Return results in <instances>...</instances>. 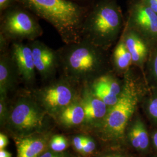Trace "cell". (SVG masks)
<instances>
[{"mask_svg": "<svg viewBox=\"0 0 157 157\" xmlns=\"http://www.w3.org/2000/svg\"><path fill=\"white\" fill-rule=\"evenodd\" d=\"M123 79L124 87L118 101L109 108L102 122L104 135L109 140H119L124 137L147 87L141 73L137 76L133 68L124 75Z\"/></svg>", "mask_w": 157, "mask_h": 157, "instance_id": "cell-4", "label": "cell"}, {"mask_svg": "<svg viewBox=\"0 0 157 157\" xmlns=\"http://www.w3.org/2000/svg\"><path fill=\"white\" fill-rule=\"evenodd\" d=\"M67 145L66 138L60 135L53 136L50 141L51 150L55 152H62L67 148Z\"/></svg>", "mask_w": 157, "mask_h": 157, "instance_id": "cell-21", "label": "cell"}, {"mask_svg": "<svg viewBox=\"0 0 157 157\" xmlns=\"http://www.w3.org/2000/svg\"><path fill=\"white\" fill-rule=\"evenodd\" d=\"M17 0H0V13L17 4Z\"/></svg>", "mask_w": 157, "mask_h": 157, "instance_id": "cell-23", "label": "cell"}, {"mask_svg": "<svg viewBox=\"0 0 157 157\" xmlns=\"http://www.w3.org/2000/svg\"><path fill=\"white\" fill-rule=\"evenodd\" d=\"M47 114L33 95H21L10 109L9 122L21 133L35 132L41 128Z\"/></svg>", "mask_w": 157, "mask_h": 157, "instance_id": "cell-7", "label": "cell"}, {"mask_svg": "<svg viewBox=\"0 0 157 157\" xmlns=\"http://www.w3.org/2000/svg\"><path fill=\"white\" fill-rule=\"evenodd\" d=\"M57 52L61 75L77 84H89L112 70L109 51L83 39Z\"/></svg>", "mask_w": 157, "mask_h": 157, "instance_id": "cell-1", "label": "cell"}, {"mask_svg": "<svg viewBox=\"0 0 157 157\" xmlns=\"http://www.w3.org/2000/svg\"><path fill=\"white\" fill-rule=\"evenodd\" d=\"M39 157H67V156L66 154L62 153V152H58L51 150L44 152Z\"/></svg>", "mask_w": 157, "mask_h": 157, "instance_id": "cell-25", "label": "cell"}, {"mask_svg": "<svg viewBox=\"0 0 157 157\" xmlns=\"http://www.w3.org/2000/svg\"><path fill=\"white\" fill-rule=\"evenodd\" d=\"M78 1H85V0H78Z\"/></svg>", "mask_w": 157, "mask_h": 157, "instance_id": "cell-32", "label": "cell"}, {"mask_svg": "<svg viewBox=\"0 0 157 157\" xmlns=\"http://www.w3.org/2000/svg\"><path fill=\"white\" fill-rule=\"evenodd\" d=\"M34 15L56 30L65 44L82 39V29L89 7L71 0H17Z\"/></svg>", "mask_w": 157, "mask_h": 157, "instance_id": "cell-2", "label": "cell"}, {"mask_svg": "<svg viewBox=\"0 0 157 157\" xmlns=\"http://www.w3.org/2000/svg\"><path fill=\"white\" fill-rule=\"evenodd\" d=\"M37 72L43 80H53L59 71V57L54 50L37 39L29 41Z\"/></svg>", "mask_w": 157, "mask_h": 157, "instance_id": "cell-9", "label": "cell"}, {"mask_svg": "<svg viewBox=\"0 0 157 157\" xmlns=\"http://www.w3.org/2000/svg\"><path fill=\"white\" fill-rule=\"evenodd\" d=\"M0 157H12L11 154L4 149L0 150Z\"/></svg>", "mask_w": 157, "mask_h": 157, "instance_id": "cell-29", "label": "cell"}, {"mask_svg": "<svg viewBox=\"0 0 157 157\" xmlns=\"http://www.w3.org/2000/svg\"><path fill=\"white\" fill-rule=\"evenodd\" d=\"M49 142V137L44 135L17 138V157H39L47 150Z\"/></svg>", "mask_w": 157, "mask_h": 157, "instance_id": "cell-15", "label": "cell"}, {"mask_svg": "<svg viewBox=\"0 0 157 157\" xmlns=\"http://www.w3.org/2000/svg\"><path fill=\"white\" fill-rule=\"evenodd\" d=\"M77 83L62 75L56 80L34 91L33 95L47 113L56 116L79 95L76 89Z\"/></svg>", "mask_w": 157, "mask_h": 157, "instance_id": "cell-6", "label": "cell"}, {"mask_svg": "<svg viewBox=\"0 0 157 157\" xmlns=\"http://www.w3.org/2000/svg\"><path fill=\"white\" fill-rule=\"evenodd\" d=\"M82 86L80 99L84 109L85 121H101L102 122L107 115L109 107L91 92L88 84H83Z\"/></svg>", "mask_w": 157, "mask_h": 157, "instance_id": "cell-14", "label": "cell"}, {"mask_svg": "<svg viewBox=\"0 0 157 157\" xmlns=\"http://www.w3.org/2000/svg\"><path fill=\"white\" fill-rule=\"evenodd\" d=\"M143 78L148 86L157 90V42L151 47Z\"/></svg>", "mask_w": 157, "mask_h": 157, "instance_id": "cell-20", "label": "cell"}, {"mask_svg": "<svg viewBox=\"0 0 157 157\" xmlns=\"http://www.w3.org/2000/svg\"><path fill=\"white\" fill-rule=\"evenodd\" d=\"M104 157V156H103V157Z\"/></svg>", "mask_w": 157, "mask_h": 157, "instance_id": "cell-33", "label": "cell"}, {"mask_svg": "<svg viewBox=\"0 0 157 157\" xmlns=\"http://www.w3.org/2000/svg\"><path fill=\"white\" fill-rule=\"evenodd\" d=\"M125 26L133 29L151 45L157 42V14L143 0H130Z\"/></svg>", "mask_w": 157, "mask_h": 157, "instance_id": "cell-8", "label": "cell"}, {"mask_svg": "<svg viewBox=\"0 0 157 157\" xmlns=\"http://www.w3.org/2000/svg\"><path fill=\"white\" fill-rule=\"evenodd\" d=\"M87 84L91 92L109 108L115 105L118 101L119 97L112 93L110 87L100 76Z\"/></svg>", "mask_w": 157, "mask_h": 157, "instance_id": "cell-19", "label": "cell"}, {"mask_svg": "<svg viewBox=\"0 0 157 157\" xmlns=\"http://www.w3.org/2000/svg\"><path fill=\"white\" fill-rule=\"evenodd\" d=\"M12 58L18 71L21 81L26 85L36 82V69L32 51L28 44L23 41H13L10 47Z\"/></svg>", "mask_w": 157, "mask_h": 157, "instance_id": "cell-10", "label": "cell"}, {"mask_svg": "<svg viewBox=\"0 0 157 157\" xmlns=\"http://www.w3.org/2000/svg\"><path fill=\"white\" fill-rule=\"evenodd\" d=\"M111 64L114 73L122 78L133 67L132 56L121 36L113 48Z\"/></svg>", "mask_w": 157, "mask_h": 157, "instance_id": "cell-16", "label": "cell"}, {"mask_svg": "<svg viewBox=\"0 0 157 157\" xmlns=\"http://www.w3.org/2000/svg\"><path fill=\"white\" fill-rule=\"evenodd\" d=\"M43 34L38 17L18 3L1 13L0 34L10 43L32 41Z\"/></svg>", "mask_w": 157, "mask_h": 157, "instance_id": "cell-5", "label": "cell"}, {"mask_svg": "<svg viewBox=\"0 0 157 157\" xmlns=\"http://www.w3.org/2000/svg\"><path fill=\"white\" fill-rule=\"evenodd\" d=\"M128 130V138L132 147L142 155H147L152 148L150 134L143 119L136 115Z\"/></svg>", "mask_w": 157, "mask_h": 157, "instance_id": "cell-12", "label": "cell"}, {"mask_svg": "<svg viewBox=\"0 0 157 157\" xmlns=\"http://www.w3.org/2000/svg\"><path fill=\"white\" fill-rule=\"evenodd\" d=\"M85 137L83 136H76L73 139V146L78 151L82 152L84 145Z\"/></svg>", "mask_w": 157, "mask_h": 157, "instance_id": "cell-24", "label": "cell"}, {"mask_svg": "<svg viewBox=\"0 0 157 157\" xmlns=\"http://www.w3.org/2000/svg\"><path fill=\"white\" fill-rule=\"evenodd\" d=\"M150 157H157V152H156L155 154H153V155H152Z\"/></svg>", "mask_w": 157, "mask_h": 157, "instance_id": "cell-31", "label": "cell"}, {"mask_svg": "<svg viewBox=\"0 0 157 157\" xmlns=\"http://www.w3.org/2000/svg\"><path fill=\"white\" fill-rule=\"evenodd\" d=\"M21 81L10 50L0 53V95H7L15 89Z\"/></svg>", "mask_w": 157, "mask_h": 157, "instance_id": "cell-13", "label": "cell"}, {"mask_svg": "<svg viewBox=\"0 0 157 157\" xmlns=\"http://www.w3.org/2000/svg\"><path fill=\"white\" fill-rule=\"evenodd\" d=\"M95 143L92 139L85 137L84 145L82 150V152L84 154H90L94 151L95 149Z\"/></svg>", "mask_w": 157, "mask_h": 157, "instance_id": "cell-22", "label": "cell"}, {"mask_svg": "<svg viewBox=\"0 0 157 157\" xmlns=\"http://www.w3.org/2000/svg\"><path fill=\"white\" fill-rule=\"evenodd\" d=\"M121 36L132 56L133 67L144 76L151 45L140 34L125 25Z\"/></svg>", "mask_w": 157, "mask_h": 157, "instance_id": "cell-11", "label": "cell"}, {"mask_svg": "<svg viewBox=\"0 0 157 157\" xmlns=\"http://www.w3.org/2000/svg\"><path fill=\"white\" fill-rule=\"evenodd\" d=\"M150 7L153 11L157 14V0H143Z\"/></svg>", "mask_w": 157, "mask_h": 157, "instance_id": "cell-28", "label": "cell"}, {"mask_svg": "<svg viewBox=\"0 0 157 157\" xmlns=\"http://www.w3.org/2000/svg\"><path fill=\"white\" fill-rule=\"evenodd\" d=\"M150 134L152 147L157 152V127H154Z\"/></svg>", "mask_w": 157, "mask_h": 157, "instance_id": "cell-26", "label": "cell"}, {"mask_svg": "<svg viewBox=\"0 0 157 157\" xmlns=\"http://www.w3.org/2000/svg\"><path fill=\"white\" fill-rule=\"evenodd\" d=\"M140 104L151 124L154 127H157V89L147 85Z\"/></svg>", "mask_w": 157, "mask_h": 157, "instance_id": "cell-18", "label": "cell"}, {"mask_svg": "<svg viewBox=\"0 0 157 157\" xmlns=\"http://www.w3.org/2000/svg\"><path fill=\"white\" fill-rule=\"evenodd\" d=\"M56 117L61 124L67 126H73L82 124L85 121V114L80 96L62 109Z\"/></svg>", "mask_w": 157, "mask_h": 157, "instance_id": "cell-17", "label": "cell"}, {"mask_svg": "<svg viewBox=\"0 0 157 157\" xmlns=\"http://www.w3.org/2000/svg\"><path fill=\"white\" fill-rule=\"evenodd\" d=\"M8 139L6 135L1 133L0 135V149H4L8 144Z\"/></svg>", "mask_w": 157, "mask_h": 157, "instance_id": "cell-27", "label": "cell"}, {"mask_svg": "<svg viewBox=\"0 0 157 157\" xmlns=\"http://www.w3.org/2000/svg\"><path fill=\"white\" fill-rule=\"evenodd\" d=\"M125 18L118 0H97L84 19L82 39L109 51L119 39Z\"/></svg>", "mask_w": 157, "mask_h": 157, "instance_id": "cell-3", "label": "cell"}, {"mask_svg": "<svg viewBox=\"0 0 157 157\" xmlns=\"http://www.w3.org/2000/svg\"><path fill=\"white\" fill-rule=\"evenodd\" d=\"M104 157H128L123 154H108L106 155H104Z\"/></svg>", "mask_w": 157, "mask_h": 157, "instance_id": "cell-30", "label": "cell"}]
</instances>
